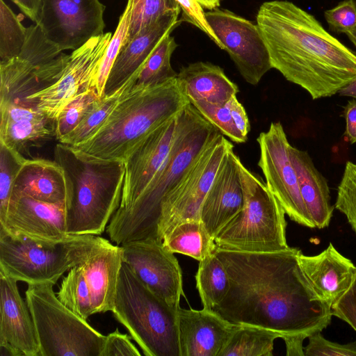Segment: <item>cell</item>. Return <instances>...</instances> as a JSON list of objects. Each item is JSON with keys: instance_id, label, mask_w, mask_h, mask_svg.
I'll return each instance as SVG.
<instances>
[{"instance_id": "cell-1", "label": "cell", "mask_w": 356, "mask_h": 356, "mask_svg": "<svg viewBox=\"0 0 356 356\" xmlns=\"http://www.w3.org/2000/svg\"><path fill=\"white\" fill-rule=\"evenodd\" d=\"M214 251L229 277L230 287L213 311L236 325L277 333L284 341L302 340L331 323V305L316 293L291 248L273 252Z\"/></svg>"}, {"instance_id": "cell-2", "label": "cell", "mask_w": 356, "mask_h": 356, "mask_svg": "<svg viewBox=\"0 0 356 356\" xmlns=\"http://www.w3.org/2000/svg\"><path fill=\"white\" fill-rule=\"evenodd\" d=\"M256 21L272 68L313 99L331 97L356 79V54L293 2L263 3Z\"/></svg>"}, {"instance_id": "cell-3", "label": "cell", "mask_w": 356, "mask_h": 356, "mask_svg": "<svg viewBox=\"0 0 356 356\" xmlns=\"http://www.w3.org/2000/svg\"><path fill=\"white\" fill-rule=\"evenodd\" d=\"M220 132L191 103L184 107L177 115L172 147L161 168L137 200L127 209L116 211L107 225L106 231L113 243L121 245L141 239L159 240L163 200Z\"/></svg>"}, {"instance_id": "cell-4", "label": "cell", "mask_w": 356, "mask_h": 356, "mask_svg": "<svg viewBox=\"0 0 356 356\" xmlns=\"http://www.w3.org/2000/svg\"><path fill=\"white\" fill-rule=\"evenodd\" d=\"M189 103L177 77L147 88L133 86L123 93L95 134L70 147L88 161L125 162L143 138Z\"/></svg>"}, {"instance_id": "cell-5", "label": "cell", "mask_w": 356, "mask_h": 356, "mask_svg": "<svg viewBox=\"0 0 356 356\" xmlns=\"http://www.w3.org/2000/svg\"><path fill=\"white\" fill-rule=\"evenodd\" d=\"M54 161L70 184L66 204L68 234H102L120 206L125 174L124 162H91L79 157L71 147L58 143Z\"/></svg>"}, {"instance_id": "cell-6", "label": "cell", "mask_w": 356, "mask_h": 356, "mask_svg": "<svg viewBox=\"0 0 356 356\" xmlns=\"http://www.w3.org/2000/svg\"><path fill=\"white\" fill-rule=\"evenodd\" d=\"M111 244L104 238L90 234L40 241L0 227V270L28 285H54L65 272Z\"/></svg>"}, {"instance_id": "cell-7", "label": "cell", "mask_w": 356, "mask_h": 356, "mask_svg": "<svg viewBox=\"0 0 356 356\" xmlns=\"http://www.w3.org/2000/svg\"><path fill=\"white\" fill-rule=\"evenodd\" d=\"M178 310L153 293L122 261L112 312L145 356H181Z\"/></svg>"}, {"instance_id": "cell-8", "label": "cell", "mask_w": 356, "mask_h": 356, "mask_svg": "<svg viewBox=\"0 0 356 356\" xmlns=\"http://www.w3.org/2000/svg\"><path fill=\"white\" fill-rule=\"evenodd\" d=\"M243 209L214 238L216 248L245 252H273L289 248L285 212L266 183L242 163Z\"/></svg>"}, {"instance_id": "cell-9", "label": "cell", "mask_w": 356, "mask_h": 356, "mask_svg": "<svg viewBox=\"0 0 356 356\" xmlns=\"http://www.w3.org/2000/svg\"><path fill=\"white\" fill-rule=\"evenodd\" d=\"M53 286L29 284L25 292L40 356H100L106 336L65 306Z\"/></svg>"}, {"instance_id": "cell-10", "label": "cell", "mask_w": 356, "mask_h": 356, "mask_svg": "<svg viewBox=\"0 0 356 356\" xmlns=\"http://www.w3.org/2000/svg\"><path fill=\"white\" fill-rule=\"evenodd\" d=\"M70 58L47 39L38 24L28 27L19 54L0 63V104L30 106L27 97L56 83Z\"/></svg>"}, {"instance_id": "cell-11", "label": "cell", "mask_w": 356, "mask_h": 356, "mask_svg": "<svg viewBox=\"0 0 356 356\" xmlns=\"http://www.w3.org/2000/svg\"><path fill=\"white\" fill-rule=\"evenodd\" d=\"M122 264L120 245L111 243L69 270L57 293L58 299L86 320L112 312Z\"/></svg>"}, {"instance_id": "cell-12", "label": "cell", "mask_w": 356, "mask_h": 356, "mask_svg": "<svg viewBox=\"0 0 356 356\" xmlns=\"http://www.w3.org/2000/svg\"><path fill=\"white\" fill-rule=\"evenodd\" d=\"M233 144L220 132L206 146L178 185L165 197L158 223V239L177 225L200 220L203 201Z\"/></svg>"}, {"instance_id": "cell-13", "label": "cell", "mask_w": 356, "mask_h": 356, "mask_svg": "<svg viewBox=\"0 0 356 356\" xmlns=\"http://www.w3.org/2000/svg\"><path fill=\"white\" fill-rule=\"evenodd\" d=\"M260 149L258 165L266 184L291 220L309 228H316L304 204L297 173L290 155V146L283 126L272 122L257 139Z\"/></svg>"}, {"instance_id": "cell-14", "label": "cell", "mask_w": 356, "mask_h": 356, "mask_svg": "<svg viewBox=\"0 0 356 356\" xmlns=\"http://www.w3.org/2000/svg\"><path fill=\"white\" fill-rule=\"evenodd\" d=\"M104 10L99 0H42L35 24L60 51H74L104 33Z\"/></svg>"}, {"instance_id": "cell-15", "label": "cell", "mask_w": 356, "mask_h": 356, "mask_svg": "<svg viewBox=\"0 0 356 356\" xmlns=\"http://www.w3.org/2000/svg\"><path fill=\"white\" fill-rule=\"evenodd\" d=\"M208 25L222 43L243 78L257 85L272 69L268 51L256 24L228 10L204 13Z\"/></svg>"}, {"instance_id": "cell-16", "label": "cell", "mask_w": 356, "mask_h": 356, "mask_svg": "<svg viewBox=\"0 0 356 356\" xmlns=\"http://www.w3.org/2000/svg\"><path fill=\"white\" fill-rule=\"evenodd\" d=\"M112 35L111 32L104 33L72 51L60 79L47 88L28 97V105L55 120L77 95L88 89L95 90L99 66Z\"/></svg>"}, {"instance_id": "cell-17", "label": "cell", "mask_w": 356, "mask_h": 356, "mask_svg": "<svg viewBox=\"0 0 356 356\" xmlns=\"http://www.w3.org/2000/svg\"><path fill=\"white\" fill-rule=\"evenodd\" d=\"M122 261L153 293L175 309L183 294L182 273L174 253L154 238L134 241L120 245Z\"/></svg>"}, {"instance_id": "cell-18", "label": "cell", "mask_w": 356, "mask_h": 356, "mask_svg": "<svg viewBox=\"0 0 356 356\" xmlns=\"http://www.w3.org/2000/svg\"><path fill=\"white\" fill-rule=\"evenodd\" d=\"M177 116L150 132L124 162L121 201L116 211L129 207L144 192L166 159L172 147Z\"/></svg>"}, {"instance_id": "cell-19", "label": "cell", "mask_w": 356, "mask_h": 356, "mask_svg": "<svg viewBox=\"0 0 356 356\" xmlns=\"http://www.w3.org/2000/svg\"><path fill=\"white\" fill-rule=\"evenodd\" d=\"M66 203L44 202L12 193L7 213L0 227L8 232L40 241H59L66 231Z\"/></svg>"}, {"instance_id": "cell-20", "label": "cell", "mask_w": 356, "mask_h": 356, "mask_svg": "<svg viewBox=\"0 0 356 356\" xmlns=\"http://www.w3.org/2000/svg\"><path fill=\"white\" fill-rule=\"evenodd\" d=\"M238 159L234 148L227 152L201 207L200 219L213 239L244 206Z\"/></svg>"}, {"instance_id": "cell-21", "label": "cell", "mask_w": 356, "mask_h": 356, "mask_svg": "<svg viewBox=\"0 0 356 356\" xmlns=\"http://www.w3.org/2000/svg\"><path fill=\"white\" fill-rule=\"evenodd\" d=\"M238 325L213 310H178L181 356H218Z\"/></svg>"}, {"instance_id": "cell-22", "label": "cell", "mask_w": 356, "mask_h": 356, "mask_svg": "<svg viewBox=\"0 0 356 356\" xmlns=\"http://www.w3.org/2000/svg\"><path fill=\"white\" fill-rule=\"evenodd\" d=\"M180 13L172 11L162 15L122 45L110 71L104 95H111L129 79L137 76L159 42L181 23Z\"/></svg>"}, {"instance_id": "cell-23", "label": "cell", "mask_w": 356, "mask_h": 356, "mask_svg": "<svg viewBox=\"0 0 356 356\" xmlns=\"http://www.w3.org/2000/svg\"><path fill=\"white\" fill-rule=\"evenodd\" d=\"M17 280L0 270V343H6L23 356H40L35 325Z\"/></svg>"}, {"instance_id": "cell-24", "label": "cell", "mask_w": 356, "mask_h": 356, "mask_svg": "<svg viewBox=\"0 0 356 356\" xmlns=\"http://www.w3.org/2000/svg\"><path fill=\"white\" fill-rule=\"evenodd\" d=\"M0 143L24 156L56 138L55 120L32 106L0 104Z\"/></svg>"}, {"instance_id": "cell-25", "label": "cell", "mask_w": 356, "mask_h": 356, "mask_svg": "<svg viewBox=\"0 0 356 356\" xmlns=\"http://www.w3.org/2000/svg\"><path fill=\"white\" fill-rule=\"evenodd\" d=\"M300 266L318 296L331 305L351 284L356 266L330 243L321 253L309 256L300 250Z\"/></svg>"}, {"instance_id": "cell-26", "label": "cell", "mask_w": 356, "mask_h": 356, "mask_svg": "<svg viewBox=\"0 0 356 356\" xmlns=\"http://www.w3.org/2000/svg\"><path fill=\"white\" fill-rule=\"evenodd\" d=\"M12 193L44 202L67 204L70 184L63 168L56 161L26 159L15 177Z\"/></svg>"}, {"instance_id": "cell-27", "label": "cell", "mask_w": 356, "mask_h": 356, "mask_svg": "<svg viewBox=\"0 0 356 356\" xmlns=\"http://www.w3.org/2000/svg\"><path fill=\"white\" fill-rule=\"evenodd\" d=\"M182 92L190 103L204 102L225 105L237 95L238 88L219 66L208 62H195L182 67L177 76Z\"/></svg>"}, {"instance_id": "cell-28", "label": "cell", "mask_w": 356, "mask_h": 356, "mask_svg": "<svg viewBox=\"0 0 356 356\" xmlns=\"http://www.w3.org/2000/svg\"><path fill=\"white\" fill-rule=\"evenodd\" d=\"M289 149L307 212L316 228L327 227L334 208L331 204L327 181L315 167L307 151L292 145Z\"/></svg>"}, {"instance_id": "cell-29", "label": "cell", "mask_w": 356, "mask_h": 356, "mask_svg": "<svg viewBox=\"0 0 356 356\" xmlns=\"http://www.w3.org/2000/svg\"><path fill=\"white\" fill-rule=\"evenodd\" d=\"M163 245L172 253H179L198 261L215 249L213 238L200 220L181 222L166 233Z\"/></svg>"}, {"instance_id": "cell-30", "label": "cell", "mask_w": 356, "mask_h": 356, "mask_svg": "<svg viewBox=\"0 0 356 356\" xmlns=\"http://www.w3.org/2000/svg\"><path fill=\"white\" fill-rule=\"evenodd\" d=\"M195 280L203 308L210 310L222 301L230 287L228 273L214 250L199 261Z\"/></svg>"}, {"instance_id": "cell-31", "label": "cell", "mask_w": 356, "mask_h": 356, "mask_svg": "<svg viewBox=\"0 0 356 356\" xmlns=\"http://www.w3.org/2000/svg\"><path fill=\"white\" fill-rule=\"evenodd\" d=\"M280 336L266 328L238 325L218 356H272Z\"/></svg>"}, {"instance_id": "cell-32", "label": "cell", "mask_w": 356, "mask_h": 356, "mask_svg": "<svg viewBox=\"0 0 356 356\" xmlns=\"http://www.w3.org/2000/svg\"><path fill=\"white\" fill-rule=\"evenodd\" d=\"M136 79L133 76L111 95L97 99L79 124L58 142L73 147L90 138L108 117L123 93L133 87Z\"/></svg>"}, {"instance_id": "cell-33", "label": "cell", "mask_w": 356, "mask_h": 356, "mask_svg": "<svg viewBox=\"0 0 356 356\" xmlns=\"http://www.w3.org/2000/svg\"><path fill=\"white\" fill-rule=\"evenodd\" d=\"M177 44L170 34L159 42L139 71L134 86L147 88L175 79L177 73L171 66V56Z\"/></svg>"}, {"instance_id": "cell-34", "label": "cell", "mask_w": 356, "mask_h": 356, "mask_svg": "<svg viewBox=\"0 0 356 356\" xmlns=\"http://www.w3.org/2000/svg\"><path fill=\"white\" fill-rule=\"evenodd\" d=\"M27 35V28L9 6L0 0V63L17 56Z\"/></svg>"}, {"instance_id": "cell-35", "label": "cell", "mask_w": 356, "mask_h": 356, "mask_svg": "<svg viewBox=\"0 0 356 356\" xmlns=\"http://www.w3.org/2000/svg\"><path fill=\"white\" fill-rule=\"evenodd\" d=\"M177 10L181 11V8L176 0H132L130 23L124 43L152 25L162 15Z\"/></svg>"}, {"instance_id": "cell-36", "label": "cell", "mask_w": 356, "mask_h": 356, "mask_svg": "<svg viewBox=\"0 0 356 356\" xmlns=\"http://www.w3.org/2000/svg\"><path fill=\"white\" fill-rule=\"evenodd\" d=\"M132 0H128L120 15L116 29L113 34L101 60L95 82V90L99 97L104 95L105 86L110 71L127 35L131 15Z\"/></svg>"}, {"instance_id": "cell-37", "label": "cell", "mask_w": 356, "mask_h": 356, "mask_svg": "<svg viewBox=\"0 0 356 356\" xmlns=\"http://www.w3.org/2000/svg\"><path fill=\"white\" fill-rule=\"evenodd\" d=\"M26 159L0 143V222L6 218L15 177Z\"/></svg>"}, {"instance_id": "cell-38", "label": "cell", "mask_w": 356, "mask_h": 356, "mask_svg": "<svg viewBox=\"0 0 356 356\" xmlns=\"http://www.w3.org/2000/svg\"><path fill=\"white\" fill-rule=\"evenodd\" d=\"M99 98L91 88L80 93L67 104L54 120L56 138L59 141L73 130Z\"/></svg>"}, {"instance_id": "cell-39", "label": "cell", "mask_w": 356, "mask_h": 356, "mask_svg": "<svg viewBox=\"0 0 356 356\" xmlns=\"http://www.w3.org/2000/svg\"><path fill=\"white\" fill-rule=\"evenodd\" d=\"M334 207L346 216L356 234V163L350 161L346 163Z\"/></svg>"}, {"instance_id": "cell-40", "label": "cell", "mask_w": 356, "mask_h": 356, "mask_svg": "<svg viewBox=\"0 0 356 356\" xmlns=\"http://www.w3.org/2000/svg\"><path fill=\"white\" fill-rule=\"evenodd\" d=\"M197 111L224 136L236 143H245V138L236 127L227 104L215 105L204 102L191 103Z\"/></svg>"}, {"instance_id": "cell-41", "label": "cell", "mask_w": 356, "mask_h": 356, "mask_svg": "<svg viewBox=\"0 0 356 356\" xmlns=\"http://www.w3.org/2000/svg\"><path fill=\"white\" fill-rule=\"evenodd\" d=\"M305 356H356V342L341 344L326 339L321 332L308 337Z\"/></svg>"}, {"instance_id": "cell-42", "label": "cell", "mask_w": 356, "mask_h": 356, "mask_svg": "<svg viewBox=\"0 0 356 356\" xmlns=\"http://www.w3.org/2000/svg\"><path fill=\"white\" fill-rule=\"evenodd\" d=\"M330 29L339 33H346L356 26V1L344 0L324 13Z\"/></svg>"}, {"instance_id": "cell-43", "label": "cell", "mask_w": 356, "mask_h": 356, "mask_svg": "<svg viewBox=\"0 0 356 356\" xmlns=\"http://www.w3.org/2000/svg\"><path fill=\"white\" fill-rule=\"evenodd\" d=\"M181 8V22H186L207 35L216 45L224 50L220 41L216 36L205 19L203 8L197 0H176Z\"/></svg>"}, {"instance_id": "cell-44", "label": "cell", "mask_w": 356, "mask_h": 356, "mask_svg": "<svg viewBox=\"0 0 356 356\" xmlns=\"http://www.w3.org/2000/svg\"><path fill=\"white\" fill-rule=\"evenodd\" d=\"M331 313L356 332V271L349 287L332 305Z\"/></svg>"}, {"instance_id": "cell-45", "label": "cell", "mask_w": 356, "mask_h": 356, "mask_svg": "<svg viewBox=\"0 0 356 356\" xmlns=\"http://www.w3.org/2000/svg\"><path fill=\"white\" fill-rule=\"evenodd\" d=\"M126 334L118 329L106 336L100 356H140V353Z\"/></svg>"}, {"instance_id": "cell-46", "label": "cell", "mask_w": 356, "mask_h": 356, "mask_svg": "<svg viewBox=\"0 0 356 356\" xmlns=\"http://www.w3.org/2000/svg\"><path fill=\"white\" fill-rule=\"evenodd\" d=\"M234 122L241 134L248 138L250 130L248 117L243 106L238 102L236 95L232 97L227 103Z\"/></svg>"}, {"instance_id": "cell-47", "label": "cell", "mask_w": 356, "mask_h": 356, "mask_svg": "<svg viewBox=\"0 0 356 356\" xmlns=\"http://www.w3.org/2000/svg\"><path fill=\"white\" fill-rule=\"evenodd\" d=\"M343 115L346 120L344 135L350 144L356 143V98L348 102L344 107Z\"/></svg>"}, {"instance_id": "cell-48", "label": "cell", "mask_w": 356, "mask_h": 356, "mask_svg": "<svg viewBox=\"0 0 356 356\" xmlns=\"http://www.w3.org/2000/svg\"><path fill=\"white\" fill-rule=\"evenodd\" d=\"M18 8L24 13L25 15L29 17L35 23L37 22L42 0H11Z\"/></svg>"}, {"instance_id": "cell-49", "label": "cell", "mask_w": 356, "mask_h": 356, "mask_svg": "<svg viewBox=\"0 0 356 356\" xmlns=\"http://www.w3.org/2000/svg\"><path fill=\"white\" fill-rule=\"evenodd\" d=\"M0 356H23V355L6 343H0Z\"/></svg>"}, {"instance_id": "cell-50", "label": "cell", "mask_w": 356, "mask_h": 356, "mask_svg": "<svg viewBox=\"0 0 356 356\" xmlns=\"http://www.w3.org/2000/svg\"><path fill=\"white\" fill-rule=\"evenodd\" d=\"M338 93L341 96L356 98V79L341 88Z\"/></svg>"}, {"instance_id": "cell-51", "label": "cell", "mask_w": 356, "mask_h": 356, "mask_svg": "<svg viewBox=\"0 0 356 356\" xmlns=\"http://www.w3.org/2000/svg\"><path fill=\"white\" fill-rule=\"evenodd\" d=\"M202 8L213 10L219 6L221 0H197Z\"/></svg>"}, {"instance_id": "cell-52", "label": "cell", "mask_w": 356, "mask_h": 356, "mask_svg": "<svg viewBox=\"0 0 356 356\" xmlns=\"http://www.w3.org/2000/svg\"><path fill=\"white\" fill-rule=\"evenodd\" d=\"M346 34L356 47V26L347 32Z\"/></svg>"}]
</instances>
